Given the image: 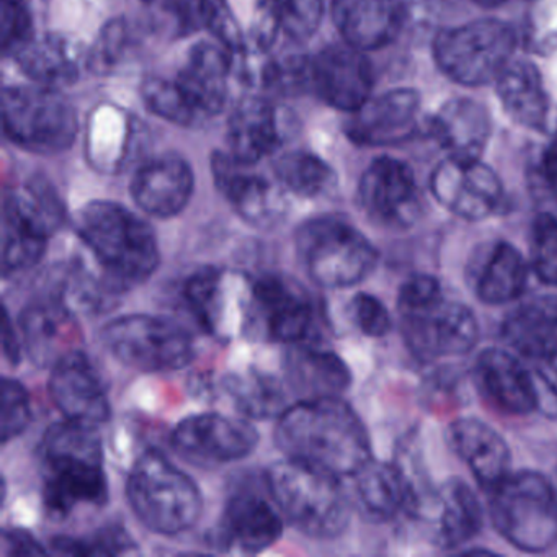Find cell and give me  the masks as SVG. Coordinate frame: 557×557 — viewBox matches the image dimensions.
Instances as JSON below:
<instances>
[{"mask_svg": "<svg viewBox=\"0 0 557 557\" xmlns=\"http://www.w3.org/2000/svg\"><path fill=\"white\" fill-rule=\"evenodd\" d=\"M286 381L301 399L341 397L350 387V368L338 355L314 342L289 345Z\"/></svg>", "mask_w": 557, "mask_h": 557, "instance_id": "4316f807", "label": "cell"}, {"mask_svg": "<svg viewBox=\"0 0 557 557\" xmlns=\"http://www.w3.org/2000/svg\"><path fill=\"white\" fill-rule=\"evenodd\" d=\"M419 112L420 97L416 90H391L354 112L347 125L348 138L373 148L403 145L416 135Z\"/></svg>", "mask_w": 557, "mask_h": 557, "instance_id": "44dd1931", "label": "cell"}, {"mask_svg": "<svg viewBox=\"0 0 557 557\" xmlns=\"http://www.w3.org/2000/svg\"><path fill=\"white\" fill-rule=\"evenodd\" d=\"M534 386H536L537 410L550 419H557V371L546 361H534Z\"/></svg>", "mask_w": 557, "mask_h": 557, "instance_id": "c3c4849f", "label": "cell"}, {"mask_svg": "<svg viewBox=\"0 0 557 557\" xmlns=\"http://www.w3.org/2000/svg\"><path fill=\"white\" fill-rule=\"evenodd\" d=\"M50 396L64 419L97 426L112 416L109 394L83 350L67 355L51 371Z\"/></svg>", "mask_w": 557, "mask_h": 557, "instance_id": "ac0fdd59", "label": "cell"}, {"mask_svg": "<svg viewBox=\"0 0 557 557\" xmlns=\"http://www.w3.org/2000/svg\"><path fill=\"white\" fill-rule=\"evenodd\" d=\"M280 141L276 113L265 100L247 99L230 122V154L246 165H256L275 151Z\"/></svg>", "mask_w": 557, "mask_h": 557, "instance_id": "e575fe53", "label": "cell"}, {"mask_svg": "<svg viewBox=\"0 0 557 557\" xmlns=\"http://www.w3.org/2000/svg\"><path fill=\"white\" fill-rule=\"evenodd\" d=\"M102 341L120 363L143 373L182 370L195 357L190 334L161 315H122L106 325Z\"/></svg>", "mask_w": 557, "mask_h": 557, "instance_id": "9c48e42d", "label": "cell"}, {"mask_svg": "<svg viewBox=\"0 0 557 557\" xmlns=\"http://www.w3.org/2000/svg\"><path fill=\"white\" fill-rule=\"evenodd\" d=\"M495 83L498 99L515 123L533 132L546 129L549 103L543 81L533 64L511 60Z\"/></svg>", "mask_w": 557, "mask_h": 557, "instance_id": "1f68e13d", "label": "cell"}, {"mask_svg": "<svg viewBox=\"0 0 557 557\" xmlns=\"http://www.w3.org/2000/svg\"><path fill=\"white\" fill-rule=\"evenodd\" d=\"M332 18L345 44L373 51L396 40L406 8L403 0H332Z\"/></svg>", "mask_w": 557, "mask_h": 557, "instance_id": "cb8c5ba5", "label": "cell"}, {"mask_svg": "<svg viewBox=\"0 0 557 557\" xmlns=\"http://www.w3.org/2000/svg\"><path fill=\"white\" fill-rule=\"evenodd\" d=\"M275 174L280 184L302 198L324 195L334 185L332 169L311 152H289L276 161Z\"/></svg>", "mask_w": 557, "mask_h": 557, "instance_id": "f35d334b", "label": "cell"}, {"mask_svg": "<svg viewBox=\"0 0 557 557\" xmlns=\"http://www.w3.org/2000/svg\"><path fill=\"white\" fill-rule=\"evenodd\" d=\"M195 177L181 156L162 154L146 162L132 182L136 205L151 216L172 218L185 210L194 195Z\"/></svg>", "mask_w": 557, "mask_h": 557, "instance_id": "603a6c76", "label": "cell"}, {"mask_svg": "<svg viewBox=\"0 0 557 557\" xmlns=\"http://www.w3.org/2000/svg\"><path fill=\"white\" fill-rule=\"evenodd\" d=\"M126 495L139 521L164 536L190 530L203 511V497L190 475L154 449L133 466Z\"/></svg>", "mask_w": 557, "mask_h": 557, "instance_id": "5b68a950", "label": "cell"}, {"mask_svg": "<svg viewBox=\"0 0 557 557\" xmlns=\"http://www.w3.org/2000/svg\"><path fill=\"white\" fill-rule=\"evenodd\" d=\"M355 478V495L360 510L374 521H387L409 513L410 491L397 462L371 459Z\"/></svg>", "mask_w": 557, "mask_h": 557, "instance_id": "d6a6232c", "label": "cell"}, {"mask_svg": "<svg viewBox=\"0 0 557 557\" xmlns=\"http://www.w3.org/2000/svg\"><path fill=\"white\" fill-rule=\"evenodd\" d=\"M283 520L256 492H237L227 500L223 517L210 534L211 546L259 554L278 543Z\"/></svg>", "mask_w": 557, "mask_h": 557, "instance_id": "ffe728a7", "label": "cell"}, {"mask_svg": "<svg viewBox=\"0 0 557 557\" xmlns=\"http://www.w3.org/2000/svg\"><path fill=\"white\" fill-rule=\"evenodd\" d=\"M17 60L28 77L50 89L73 84L79 76L70 47L57 37L32 38Z\"/></svg>", "mask_w": 557, "mask_h": 557, "instance_id": "8d00e7d4", "label": "cell"}, {"mask_svg": "<svg viewBox=\"0 0 557 557\" xmlns=\"http://www.w3.org/2000/svg\"><path fill=\"white\" fill-rule=\"evenodd\" d=\"M276 25L295 40L315 34L324 15V0H265Z\"/></svg>", "mask_w": 557, "mask_h": 557, "instance_id": "ab89813d", "label": "cell"}, {"mask_svg": "<svg viewBox=\"0 0 557 557\" xmlns=\"http://www.w3.org/2000/svg\"><path fill=\"white\" fill-rule=\"evenodd\" d=\"M350 314L355 325L367 337L380 338L389 334L393 319L389 311L376 296L358 293L350 302Z\"/></svg>", "mask_w": 557, "mask_h": 557, "instance_id": "bcb514c9", "label": "cell"}, {"mask_svg": "<svg viewBox=\"0 0 557 557\" xmlns=\"http://www.w3.org/2000/svg\"><path fill=\"white\" fill-rule=\"evenodd\" d=\"M446 440L484 491H491L511 471L507 442L484 420L456 419L446 430Z\"/></svg>", "mask_w": 557, "mask_h": 557, "instance_id": "d4e9b609", "label": "cell"}, {"mask_svg": "<svg viewBox=\"0 0 557 557\" xmlns=\"http://www.w3.org/2000/svg\"><path fill=\"white\" fill-rule=\"evenodd\" d=\"M296 250L312 282L344 289L367 280L380 253L367 236L344 218L321 216L296 231Z\"/></svg>", "mask_w": 557, "mask_h": 557, "instance_id": "52a82bcc", "label": "cell"}, {"mask_svg": "<svg viewBox=\"0 0 557 557\" xmlns=\"http://www.w3.org/2000/svg\"><path fill=\"white\" fill-rule=\"evenodd\" d=\"M256 318L267 335L282 344H319L321 311L314 298L288 276L265 275L252 286Z\"/></svg>", "mask_w": 557, "mask_h": 557, "instance_id": "4fadbf2b", "label": "cell"}, {"mask_svg": "<svg viewBox=\"0 0 557 557\" xmlns=\"http://www.w3.org/2000/svg\"><path fill=\"white\" fill-rule=\"evenodd\" d=\"M2 550L8 556H38L45 554V547L24 530H5L2 534Z\"/></svg>", "mask_w": 557, "mask_h": 557, "instance_id": "681fc988", "label": "cell"}, {"mask_svg": "<svg viewBox=\"0 0 557 557\" xmlns=\"http://www.w3.org/2000/svg\"><path fill=\"white\" fill-rule=\"evenodd\" d=\"M32 422V404L27 389L18 381L4 377L2 381V419L0 438L9 443L25 432Z\"/></svg>", "mask_w": 557, "mask_h": 557, "instance_id": "f6af8a7d", "label": "cell"}, {"mask_svg": "<svg viewBox=\"0 0 557 557\" xmlns=\"http://www.w3.org/2000/svg\"><path fill=\"white\" fill-rule=\"evenodd\" d=\"M252 423L220 413H201L182 420L172 432V446L181 458L197 466L240 461L259 445Z\"/></svg>", "mask_w": 557, "mask_h": 557, "instance_id": "5bb4252c", "label": "cell"}, {"mask_svg": "<svg viewBox=\"0 0 557 557\" xmlns=\"http://www.w3.org/2000/svg\"><path fill=\"white\" fill-rule=\"evenodd\" d=\"M430 188L443 208L462 220H485L504 207V185L481 159L448 156L433 172Z\"/></svg>", "mask_w": 557, "mask_h": 557, "instance_id": "9a60e30c", "label": "cell"}, {"mask_svg": "<svg viewBox=\"0 0 557 557\" xmlns=\"http://www.w3.org/2000/svg\"><path fill=\"white\" fill-rule=\"evenodd\" d=\"M309 79L325 103L344 112L363 107L374 84L370 61L348 44L322 50L309 67Z\"/></svg>", "mask_w": 557, "mask_h": 557, "instance_id": "e0dca14e", "label": "cell"}, {"mask_svg": "<svg viewBox=\"0 0 557 557\" xmlns=\"http://www.w3.org/2000/svg\"><path fill=\"white\" fill-rule=\"evenodd\" d=\"M442 283L432 275L425 273H417L403 283L397 296V309L406 311V309L419 308V306L429 305L435 299L442 298Z\"/></svg>", "mask_w": 557, "mask_h": 557, "instance_id": "7dc6e473", "label": "cell"}, {"mask_svg": "<svg viewBox=\"0 0 557 557\" xmlns=\"http://www.w3.org/2000/svg\"><path fill=\"white\" fill-rule=\"evenodd\" d=\"M430 518L435 520L436 546L456 549L481 533L484 510L471 485L453 478L436 488L435 505Z\"/></svg>", "mask_w": 557, "mask_h": 557, "instance_id": "f546056e", "label": "cell"}, {"mask_svg": "<svg viewBox=\"0 0 557 557\" xmlns=\"http://www.w3.org/2000/svg\"><path fill=\"white\" fill-rule=\"evenodd\" d=\"M249 168L231 154L213 158L214 181L237 214L256 226H273L282 218V200L272 184Z\"/></svg>", "mask_w": 557, "mask_h": 557, "instance_id": "484cf974", "label": "cell"}, {"mask_svg": "<svg viewBox=\"0 0 557 557\" xmlns=\"http://www.w3.org/2000/svg\"><path fill=\"white\" fill-rule=\"evenodd\" d=\"M2 347H4V357L11 363L21 361L22 347L17 334H15L14 324H12L11 315L4 311V322H2Z\"/></svg>", "mask_w": 557, "mask_h": 557, "instance_id": "f907efd6", "label": "cell"}, {"mask_svg": "<svg viewBox=\"0 0 557 557\" xmlns=\"http://www.w3.org/2000/svg\"><path fill=\"white\" fill-rule=\"evenodd\" d=\"M230 57L216 45L194 48L177 84L197 116L216 115L226 102Z\"/></svg>", "mask_w": 557, "mask_h": 557, "instance_id": "4dcf8cb0", "label": "cell"}, {"mask_svg": "<svg viewBox=\"0 0 557 557\" xmlns=\"http://www.w3.org/2000/svg\"><path fill=\"white\" fill-rule=\"evenodd\" d=\"M226 391L237 409L250 419H278L288 407L283 384L262 371L233 374L226 380Z\"/></svg>", "mask_w": 557, "mask_h": 557, "instance_id": "74e56055", "label": "cell"}, {"mask_svg": "<svg viewBox=\"0 0 557 557\" xmlns=\"http://www.w3.org/2000/svg\"><path fill=\"white\" fill-rule=\"evenodd\" d=\"M76 231L115 295L148 282L161 262L154 231L123 205H86L77 214Z\"/></svg>", "mask_w": 557, "mask_h": 557, "instance_id": "7a4b0ae2", "label": "cell"}, {"mask_svg": "<svg viewBox=\"0 0 557 557\" xmlns=\"http://www.w3.org/2000/svg\"><path fill=\"white\" fill-rule=\"evenodd\" d=\"M541 171H543L544 181H546L550 187L557 188V133L553 141L547 146L546 151H544L543 161H541Z\"/></svg>", "mask_w": 557, "mask_h": 557, "instance_id": "816d5d0a", "label": "cell"}, {"mask_svg": "<svg viewBox=\"0 0 557 557\" xmlns=\"http://www.w3.org/2000/svg\"><path fill=\"white\" fill-rule=\"evenodd\" d=\"M502 337L528 360L556 361L557 296H540L518 306L505 318Z\"/></svg>", "mask_w": 557, "mask_h": 557, "instance_id": "83f0119b", "label": "cell"}, {"mask_svg": "<svg viewBox=\"0 0 557 557\" xmlns=\"http://www.w3.org/2000/svg\"><path fill=\"white\" fill-rule=\"evenodd\" d=\"M21 331L28 357L38 367L53 368L83 345L79 322L61 298L30 302L22 312Z\"/></svg>", "mask_w": 557, "mask_h": 557, "instance_id": "d6986e66", "label": "cell"}, {"mask_svg": "<svg viewBox=\"0 0 557 557\" xmlns=\"http://www.w3.org/2000/svg\"><path fill=\"white\" fill-rule=\"evenodd\" d=\"M471 2L482 9H495L504 5L507 0H471Z\"/></svg>", "mask_w": 557, "mask_h": 557, "instance_id": "f5cc1de1", "label": "cell"}, {"mask_svg": "<svg viewBox=\"0 0 557 557\" xmlns=\"http://www.w3.org/2000/svg\"><path fill=\"white\" fill-rule=\"evenodd\" d=\"M265 482L280 513L306 536L332 540L348 527L350 498L337 475L286 458L270 466Z\"/></svg>", "mask_w": 557, "mask_h": 557, "instance_id": "277c9868", "label": "cell"}, {"mask_svg": "<svg viewBox=\"0 0 557 557\" xmlns=\"http://www.w3.org/2000/svg\"><path fill=\"white\" fill-rule=\"evenodd\" d=\"M32 35V15L27 0H0V45L5 57H17Z\"/></svg>", "mask_w": 557, "mask_h": 557, "instance_id": "ee69618b", "label": "cell"}, {"mask_svg": "<svg viewBox=\"0 0 557 557\" xmlns=\"http://www.w3.org/2000/svg\"><path fill=\"white\" fill-rule=\"evenodd\" d=\"M517 47L513 28L500 21H475L440 32L433 57L445 76L466 87L497 81Z\"/></svg>", "mask_w": 557, "mask_h": 557, "instance_id": "ba28073f", "label": "cell"}, {"mask_svg": "<svg viewBox=\"0 0 557 557\" xmlns=\"http://www.w3.org/2000/svg\"><path fill=\"white\" fill-rule=\"evenodd\" d=\"M275 442L286 458L341 479L354 478L373 459L363 422L341 397L301 399L286 407L276 423Z\"/></svg>", "mask_w": 557, "mask_h": 557, "instance_id": "6da1fadb", "label": "cell"}, {"mask_svg": "<svg viewBox=\"0 0 557 557\" xmlns=\"http://www.w3.org/2000/svg\"><path fill=\"white\" fill-rule=\"evenodd\" d=\"M358 197L364 213L381 226L407 230L422 213L419 185L409 165L377 158L361 177Z\"/></svg>", "mask_w": 557, "mask_h": 557, "instance_id": "2e32d148", "label": "cell"}, {"mask_svg": "<svg viewBox=\"0 0 557 557\" xmlns=\"http://www.w3.org/2000/svg\"><path fill=\"white\" fill-rule=\"evenodd\" d=\"M430 133L449 158L479 159L491 138V119L481 103L453 99L433 116Z\"/></svg>", "mask_w": 557, "mask_h": 557, "instance_id": "f1b7e54d", "label": "cell"}, {"mask_svg": "<svg viewBox=\"0 0 557 557\" xmlns=\"http://www.w3.org/2000/svg\"><path fill=\"white\" fill-rule=\"evenodd\" d=\"M530 267L536 278L557 286V218L540 214L531 227Z\"/></svg>", "mask_w": 557, "mask_h": 557, "instance_id": "60d3db41", "label": "cell"}, {"mask_svg": "<svg viewBox=\"0 0 557 557\" xmlns=\"http://www.w3.org/2000/svg\"><path fill=\"white\" fill-rule=\"evenodd\" d=\"M488 515L497 533L523 553L557 546V491L540 472H508L488 491Z\"/></svg>", "mask_w": 557, "mask_h": 557, "instance_id": "8992f818", "label": "cell"}, {"mask_svg": "<svg viewBox=\"0 0 557 557\" xmlns=\"http://www.w3.org/2000/svg\"><path fill=\"white\" fill-rule=\"evenodd\" d=\"M528 275L530 263L517 247L508 243L494 244L475 272V296L484 305H507L523 295Z\"/></svg>", "mask_w": 557, "mask_h": 557, "instance_id": "836d02e7", "label": "cell"}, {"mask_svg": "<svg viewBox=\"0 0 557 557\" xmlns=\"http://www.w3.org/2000/svg\"><path fill=\"white\" fill-rule=\"evenodd\" d=\"M40 456L45 504L53 513L106 504L109 481L97 426L67 419L54 423L41 440Z\"/></svg>", "mask_w": 557, "mask_h": 557, "instance_id": "3957f363", "label": "cell"}, {"mask_svg": "<svg viewBox=\"0 0 557 557\" xmlns=\"http://www.w3.org/2000/svg\"><path fill=\"white\" fill-rule=\"evenodd\" d=\"M5 136L38 154H57L73 145L77 115L70 102L50 87H9L2 94Z\"/></svg>", "mask_w": 557, "mask_h": 557, "instance_id": "30bf717a", "label": "cell"}, {"mask_svg": "<svg viewBox=\"0 0 557 557\" xmlns=\"http://www.w3.org/2000/svg\"><path fill=\"white\" fill-rule=\"evenodd\" d=\"M54 550L71 556H116L129 553L133 547L132 537L120 527L106 528L86 540L77 537H54Z\"/></svg>", "mask_w": 557, "mask_h": 557, "instance_id": "7bdbcfd3", "label": "cell"}, {"mask_svg": "<svg viewBox=\"0 0 557 557\" xmlns=\"http://www.w3.org/2000/svg\"><path fill=\"white\" fill-rule=\"evenodd\" d=\"M64 213L51 191L37 185L4 200V275L24 272L44 259L51 234L63 224Z\"/></svg>", "mask_w": 557, "mask_h": 557, "instance_id": "8fae6325", "label": "cell"}, {"mask_svg": "<svg viewBox=\"0 0 557 557\" xmlns=\"http://www.w3.org/2000/svg\"><path fill=\"white\" fill-rule=\"evenodd\" d=\"M400 334L413 357L422 361L462 357L475 347L479 325L474 312L445 296L399 311Z\"/></svg>", "mask_w": 557, "mask_h": 557, "instance_id": "7c38bea8", "label": "cell"}, {"mask_svg": "<svg viewBox=\"0 0 557 557\" xmlns=\"http://www.w3.org/2000/svg\"><path fill=\"white\" fill-rule=\"evenodd\" d=\"M143 97L156 115L162 116L169 122L188 125L198 119L197 113L194 112L178 87L177 81H149L143 90Z\"/></svg>", "mask_w": 557, "mask_h": 557, "instance_id": "b9f144b4", "label": "cell"}, {"mask_svg": "<svg viewBox=\"0 0 557 557\" xmlns=\"http://www.w3.org/2000/svg\"><path fill=\"white\" fill-rule=\"evenodd\" d=\"M230 288L221 270L205 269L195 272L184 286V298L197 321L214 335H227L233 327Z\"/></svg>", "mask_w": 557, "mask_h": 557, "instance_id": "d590c367", "label": "cell"}, {"mask_svg": "<svg viewBox=\"0 0 557 557\" xmlns=\"http://www.w3.org/2000/svg\"><path fill=\"white\" fill-rule=\"evenodd\" d=\"M475 387L485 400L507 416H528L537 410L533 371L513 354L488 348L475 360Z\"/></svg>", "mask_w": 557, "mask_h": 557, "instance_id": "7402d4cb", "label": "cell"}]
</instances>
